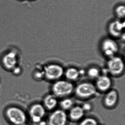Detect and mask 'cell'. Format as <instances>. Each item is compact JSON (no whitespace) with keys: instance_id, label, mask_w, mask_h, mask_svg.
Here are the masks:
<instances>
[{"instance_id":"obj_1","label":"cell","mask_w":125,"mask_h":125,"mask_svg":"<svg viewBox=\"0 0 125 125\" xmlns=\"http://www.w3.org/2000/svg\"><path fill=\"white\" fill-rule=\"evenodd\" d=\"M74 85L72 82L62 79L54 82L52 85V93L58 99L69 97L74 93Z\"/></svg>"},{"instance_id":"obj_2","label":"cell","mask_w":125,"mask_h":125,"mask_svg":"<svg viewBox=\"0 0 125 125\" xmlns=\"http://www.w3.org/2000/svg\"><path fill=\"white\" fill-rule=\"evenodd\" d=\"M74 93L77 98L86 99L95 96L98 91L95 84L90 82H84L75 86Z\"/></svg>"},{"instance_id":"obj_3","label":"cell","mask_w":125,"mask_h":125,"mask_svg":"<svg viewBox=\"0 0 125 125\" xmlns=\"http://www.w3.org/2000/svg\"><path fill=\"white\" fill-rule=\"evenodd\" d=\"M6 115L12 125H22L27 123L26 114L19 107L12 106L8 108L6 112Z\"/></svg>"},{"instance_id":"obj_4","label":"cell","mask_w":125,"mask_h":125,"mask_svg":"<svg viewBox=\"0 0 125 125\" xmlns=\"http://www.w3.org/2000/svg\"><path fill=\"white\" fill-rule=\"evenodd\" d=\"M106 70L112 76H118L125 70V63L121 57L117 55L107 59Z\"/></svg>"},{"instance_id":"obj_5","label":"cell","mask_w":125,"mask_h":125,"mask_svg":"<svg viewBox=\"0 0 125 125\" xmlns=\"http://www.w3.org/2000/svg\"><path fill=\"white\" fill-rule=\"evenodd\" d=\"M44 78L48 81L54 82L61 79L64 76L65 69L60 64L51 63L43 69Z\"/></svg>"},{"instance_id":"obj_6","label":"cell","mask_w":125,"mask_h":125,"mask_svg":"<svg viewBox=\"0 0 125 125\" xmlns=\"http://www.w3.org/2000/svg\"><path fill=\"white\" fill-rule=\"evenodd\" d=\"M100 49L103 55L109 59L117 55L119 46L115 39L109 37L105 38L102 41Z\"/></svg>"},{"instance_id":"obj_7","label":"cell","mask_w":125,"mask_h":125,"mask_svg":"<svg viewBox=\"0 0 125 125\" xmlns=\"http://www.w3.org/2000/svg\"><path fill=\"white\" fill-rule=\"evenodd\" d=\"M66 112L61 109L52 111L47 121V125H67L69 121Z\"/></svg>"},{"instance_id":"obj_8","label":"cell","mask_w":125,"mask_h":125,"mask_svg":"<svg viewBox=\"0 0 125 125\" xmlns=\"http://www.w3.org/2000/svg\"><path fill=\"white\" fill-rule=\"evenodd\" d=\"M125 22L116 19L110 22L107 26V31L113 38L120 39L124 33Z\"/></svg>"},{"instance_id":"obj_9","label":"cell","mask_w":125,"mask_h":125,"mask_svg":"<svg viewBox=\"0 0 125 125\" xmlns=\"http://www.w3.org/2000/svg\"><path fill=\"white\" fill-rule=\"evenodd\" d=\"M46 110L43 104L37 103L31 107L29 110V115L31 121L35 124L38 125L43 121L46 115Z\"/></svg>"},{"instance_id":"obj_10","label":"cell","mask_w":125,"mask_h":125,"mask_svg":"<svg viewBox=\"0 0 125 125\" xmlns=\"http://www.w3.org/2000/svg\"><path fill=\"white\" fill-rule=\"evenodd\" d=\"M95 85L98 91L105 93L111 89L112 81L107 74H101L95 80Z\"/></svg>"},{"instance_id":"obj_11","label":"cell","mask_w":125,"mask_h":125,"mask_svg":"<svg viewBox=\"0 0 125 125\" xmlns=\"http://www.w3.org/2000/svg\"><path fill=\"white\" fill-rule=\"evenodd\" d=\"M119 97L117 91L115 89H110L105 93L103 100L104 106L109 109L113 108L117 104Z\"/></svg>"},{"instance_id":"obj_12","label":"cell","mask_w":125,"mask_h":125,"mask_svg":"<svg viewBox=\"0 0 125 125\" xmlns=\"http://www.w3.org/2000/svg\"><path fill=\"white\" fill-rule=\"evenodd\" d=\"M18 57L13 51H10L6 54L3 57L2 63L5 68L8 70H12L17 65Z\"/></svg>"},{"instance_id":"obj_13","label":"cell","mask_w":125,"mask_h":125,"mask_svg":"<svg viewBox=\"0 0 125 125\" xmlns=\"http://www.w3.org/2000/svg\"><path fill=\"white\" fill-rule=\"evenodd\" d=\"M69 120L74 122H79L85 117V112L80 105H74L69 110Z\"/></svg>"},{"instance_id":"obj_14","label":"cell","mask_w":125,"mask_h":125,"mask_svg":"<svg viewBox=\"0 0 125 125\" xmlns=\"http://www.w3.org/2000/svg\"><path fill=\"white\" fill-rule=\"evenodd\" d=\"M59 99L53 94H47L44 98L43 105L46 110L53 111L59 104Z\"/></svg>"},{"instance_id":"obj_15","label":"cell","mask_w":125,"mask_h":125,"mask_svg":"<svg viewBox=\"0 0 125 125\" xmlns=\"http://www.w3.org/2000/svg\"><path fill=\"white\" fill-rule=\"evenodd\" d=\"M81 70L75 67H70L65 70L64 76L66 79L71 82L78 80L82 74Z\"/></svg>"},{"instance_id":"obj_16","label":"cell","mask_w":125,"mask_h":125,"mask_svg":"<svg viewBox=\"0 0 125 125\" xmlns=\"http://www.w3.org/2000/svg\"><path fill=\"white\" fill-rule=\"evenodd\" d=\"M60 109L66 112L68 111L74 106L73 100L69 97H66L61 99L59 102Z\"/></svg>"},{"instance_id":"obj_17","label":"cell","mask_w":125,"mask_h":125,"mask_svg":"<svg viewBox=\"0 0 125 125\" xmlns=\"http://www.w3.org/2000/svg\"><path fill=\"white\" fill-rule=\"evenodd\" d=\"M101 71L96 66H92L87 69L86 72L87 76L91 79L96 80L101 75Z\"/></svg>"},{"instance_id":"obj_18","label":"cell","mask_w":125,"mask_h":125,"mask_svg":"<svg viewBox=\"0 0 125 125\" xmlns=\"http://www.w3.org/2000/svg\"><path fill=\"white\" fill-rule=\"evenodd\" d=\"M99 123L97 119L93 117H84L80 121L78 122L77 125H99Z\"/></svg>"},{"instance_id":"obj_19","label":"cell","mask_w":125,"mask_h":125,"mask_svg":"<svg viewBox=\"0 0 125 125\" xmlns=\"http://www.w3.org/2000/svg\"><path fill=\"white\" fill-rule=\"evenodd\" d=\"M115 15L118 19L124 20L125 16V8L124 5L121 4L115 7Z\"/></svg>"},{"instance_id":"obj_20","label":"cell","mask_w":125,"mask_h":125,"mask_svg":"<svg viewBox=\"0 0 125 125\" xmlns=\"http://www.w3.org/2000/svg\"><path fill=\"white\" fill-rule=\"evenodd\" d=\"M81 106L85 113L90 112L93 109V105L90 102H84Z\"/></svg>"},{"instance_id":"obj_21","label":"cell","mask_w":125,"mask_h":125,"mask_svg":"<svg viewBox=\"0 0 125 125\" xmlns=\"http://www.w3.org/2000/svg\"><path fill=\"white\" fill-rule=\"evenodd\" d=\"M34 77L37 79H42L43 78H44V70H43L42 71L36 72L35 73Z\"/></svg>"},{"instance_id":"obj_22","label":"cell","mask_w":125,"mask_h":125,"mask_svg":"<svg viewBox=\"0 0 125 125\" xmlns=\"http://www.w3.org/2000/svg\"><path fill=\"white\" fill-rule=\"evenodd\" d=\"M12 73L15 75H19L21 73L22 69L21 67L17 65L11 70Z\"/></svg>"},{"instance_id":"obj_23","label":"cell","mask_w":125,"mask_h":125,"mask_svg":"<svg viewBox=\"0 0 125 125\" xmlns=\"http://www.w3.org/2000/svg\"><path fill=\"white\" fill-rule=\"evenodd\" d=\"M30 125V124H29L27 123H25V124H23V125Z\"/></svg>"},{"instance_id":"obj_24","label":"cell","mask_w":125,"mask_h":125,"mask_svg":"<svg viewBox=\"0 0 125 125\" xmlns=\"http://www.w3.org/2000/svg\"><path fill=\"white\" fill-rule=\"evenodd\" d=\"M99 125H101V124H99Z\"/></svg>"}]
</instances>
